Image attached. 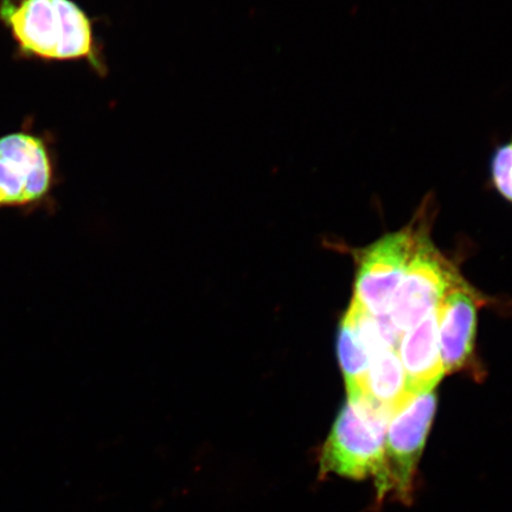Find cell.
<instances>
[{
    "instance_id": "obj_1",
    "label": "cell",
    "mask_w": 512,
    "mask_h": 512,
    "mask_svg": "<svg viewBox=\"0 0 512 512\" xmlns=\"http://www.w3.org/2000/svg\"><path fill=\"white\" fill-rule=\"evenodd\" d=\"M0 19L25 55L48 61L85 60L96 73L106 75L93 19L73 0H3Z\"/></svg>"
},
{
    "instance_id": "obj_2",
    "label": "cell",
    "mask_w": 512,
    "mask_h": 512,
    "mask_svg": "<svg viewBox=\"0 0 512 512\" xmlns=\"http://www.w3.org/2000/svg\"><path fill=\"white\" fill-rule=\"evenodd\" d=\"M392 418L366 398L348 399L319 458V477L374 480L377 501L388 496L386 432Z\"/></svg>"
},
{
    "instance_id": "obj_3",
    "label": "cell",
    "mask_w": 512,
    "mask_h": 512,
    "mask_svg": "<svg viewBox=\"0 0 512 512\" xmlns=\"http://www.w3.org/2000/svg\"><path fill=\"white\" fill-rule=\"evenodd\" d=\"M438 399L434 390L414 395L396 411L386 432L388 496L411 503L422 452L430 433Z\"/></svg>"
},
{
    "instance_id": "obj_4",
    "label": "cell",
    "mask_w": 512,
    "mask_h": 512,
    "mask_svg": "<svg viewBox=\"0 0 512 512\" xmlns=\"http://www.w3.org/2000/svg\"><path fill=\"white\" fill-rule=\"evenodd\" d=\"M424 230L388 312L401 335L437 310L448 288L460 277Z\"/></svg>"
},
{
    "instance_id": "obj_5",
    "label": "cell",
    "mask_w": 512,
    "mask_h": 512,
    "mask_svg": "<svg viewBox=\"0 0 512 512\" xmlns=\"http://www.w3.org/2000/svg\"><path fill=\"white\" fill-rule=\"evenodd\" d=\"M422 230L411 226L388 234L361 253L352 300L371 315H388Z\"/></svg>"
},
{
    "instance_id": "obj_6",
    "label": "cell",
    "mask_w": 512,
    "mask_h": 512,
    "mask_svg": "<svg viewBox=\"0 0 512 512\" xmlns=\"http://www.w3.org/2000/svg\"><path fill=\"white\" fill-rule=\"evenodd\" d=\"M53 178V163L42 138L24 132L0 138V207L42 200Z\"/></svg>"
},
{
    "instance_id": "obj_7",
    "label": "cell",
    "mask_w": 512,
    "mask_h": 512,
    "mask_svg": "<svg viewBox=\"0 0 512 512\" xmlns=\"http://www.w3.org/2000/svg\"><path fill=\"white\" fill-rule=\"evenodd\" d=\"M477 309L475 292L459 277L438 306L439 348L445 374L462 370L471 360Z\"/></svg>"
},
{
    "instance_id": "obj_8",
    "label": "cell",
    "mask_w": 512,
    "mask_h": 512,
    "mask_svg": "<svg viewBox=\"0 0 512 512\" xmlns=\"http://www.w3.org/2000/svg\"><path fill=\"white\" fill-rule=\"evenodd\" d=\"M398 355L409 393L431 392L445 376L438 338V309L402 335Z\"/></svg>"
},
{
    "instance_id": "obj_9",
    "label": "cell",
    "mask_w": 512,
    "mask_h": 512,
    "mask_svg": "<svg viewBox=\"0 0 512 512\" xmlns=\"http://www.w3.org/2000/svg\"><path fill=\"white\" fill-rule=\"evenodd\" d=\"M413 396L409 393L398 351L387 349L371 358L363 398L393 416Z\"/></svg>"
},
{
    "instance_id": "obj_10",
    "label": "cell",
    "mask_w": 512,
    "mask_h": 512,
    "mask_svg": "<svg viewBox=\"0 0 512 512\" xmlns=\"http://www.w3.org/2000/svg\"><path fill=\"white\" fill-rule=\"evenodd\" d=\"M337 355L347 386L348 399L361 398L366 390L370 356L350 318L345 315L339 325Z\"/></svg>"
},
{
    "instance_id": "obj_11",
    "label": "cell",
    "mask_w": 512,
    "mask_h": 512,
    "mask_svg": "<svg viewBox=\"0 0 512 512\" xmlns=\"http://www.w3.org/2000/svg\"><path fill=\"white\" fill-rule=\"evenodd\" d=\"M490 172L494 187L505 200L512 203V138L499 145L490 160Z\"/></svg>"
}]
</instances>
